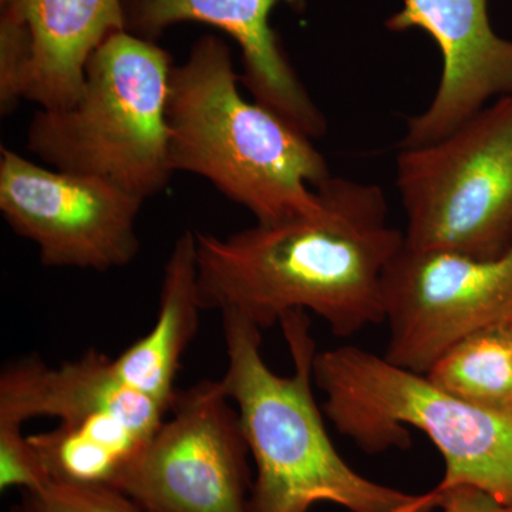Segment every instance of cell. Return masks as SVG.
Segmentation results:
<instances>
[{
    "label": "cell",
    "instance_id": "obj_1",
    "mask_svg": "<svg viewBox=\"0 0 512 512\" xmlns=\"http://www.w3.org/2000/svg\"><path fill=\"white\" fill-rule=\"evenodd\" d=\"M322 210L220 238L195 231L204 311H234L266 329L286 313L313 312L350 338L384 322L383 276L404 244L373 184L330 177Z\"/></svg>",
    "mask_w": 512,
    "mask_h": 512
},
{
    "label": "cell",
    "instance_id": "obj_2",
    "mask_svg": "<svg viewBox=\"0 0 512 512\" xmlns=\"http://www.w3.org/2000/svg\"><path fill=\"white\" fill-rule=\"evenodd\" d=\"M228 367L221 379L237 406L256 477L249 512H430L426 494L404 493L357 473L333 446L313 394L316 345L308 312L281 319L293 372L275 373L262 356V329L234 311L221 312Z\"/></svg>",
    "mask_w": 512,
    "mask_h": 512
},
{
    "label": "cell",
    "instance_id": "obj_3",
    "mask_svg": "<svg viewBox=\"0 0 512 512\" xmlns=\"http://www.w3.org/2000/svg\"><path fill=\"white\" fill-rule=\"evenodd\" d=\"M231 49L200 37L171 70L167 120L174 171L205 178L259 224L318 214L328 181L312 138L242 96Z\"/></svg>",
    "mask_w": 512,
    "mask_h": 512
},
{
    "label": "cell",
    "instance_id": "obj_4",
    "mask_svg": "<svg viewBox=\"0 0 512 512\" xmlns=\"http://www.w3.org/2000/svg\"><path fill=\"white\" fill-rule=\"evenodd\" d=\"M313 382L330 423L360 450H404L409 429H417L446 464L433 493L471 485L512 505V413L471 406L423 373L357 346L316 352Z\"/></svg>",
    "mask_w": 512,
    "mask_h": 512
},
{
    "label": "cell",
    "instance_id": "obj_5",
    "mask_svg": "<svg viewBox=\"0 0 512 512\" xmlns=\"http://www.w3.org/2000/svg\"><path fill=\"white\" fill-rule=\"evenodd\" d=\"M173 60L156 42L121 30L90 56L79 99L40 109L28 150L56 170L92 175L143 200L175 173L167 107Z\"/></svg>",
    "mask_w": 512,
    "mask_h": 512
},
{
    "label": "cell",
    "instance_id": "obj_6",
    "mask_svg": "<svg viewBox=\"0 0 512 512\" xmlns=\"http://www.w3.org/2000/svg\"><path fill=\"white\" fill-rule=\"evenodd\" d=\"M404 245L497 258L512 249V94L439 140L400 147Z\"/></svg>",
    "mask_w": 512,
    "mask_h": 512
},
{
    "label": "cell",
    "instance_id": "obj_7",
    "mask_svg": "<svg viewBox=\"0 0 512 512\" xmlns=\"http://www.w3.org/2000/svg\"><path fill=\"white\" fill-rule=\"evenodd\" d=\"M231 403L221 380L178 389L120 493L146 512H249L251 453Z\"/></svg>",
    "mask_w": 512,
    "mask_h": 512
},
{
    "label": "cell",
    "instance_id": "obj_8",
    "mask_svg": "<svg viewBox=\"0 0 512 512\" xmlns=\"http://www.w3.org/2000/svg\"><path fill=\"white\" fill-rule=\"evenodd\" d=\"M384 357L426 373L448 348L512 318V249L483 259L402 249L383 276Z\"/></svg>",
    "mask_w": 512,
    "mask_h": 512
},
{
    "label": "cell",
    "instance_id": "obj_9",
    "mask_svg": "<svg viewBox=\"0 0 512 512\" xmlns=\"http://www.w3.org/2000/svg\"><path fill=\"white\" fill-rule=\"evenodd\" d=\"M143 198L92 175L67 173L0 148V211L49 268H123L140 251Z\"/></svg>",
    "mask_w": 512,
    "mask_h": 512
},
{
    "label": "cell",
    "instance_id": "obj_10",
    "mask_svg": "<svg viewBox=\"0 0 512 512\" xmlns=\"http://www.w3.org/2000/svg\"><path fill=\"white\" fill-rule=\"evenodd\" d=\"M295 12L305 0H281ZM392 32L421 29L443 56V72L430 106L407 120L402 147L439 140L491 101L512 94V40L498 36L488 0H403L386 20Z\"/></svg>",
    "mask_w": 512,
    "mask_h": 512
},
{
    "label": "cell",
    "instance_id": "obj_11",
    "mask_svg": "<svg viewBox=\"0 0 512 512\" xmlns=\"http://www.w3.org/2000/svg\"><path fill=\"white\" fill-rule=\"evenodd\" d=\"M276 2L279 0H124L126 30L151 42L183 22L222 30L241 50V84L252 99L315 140L325 136L328 121L272 28Z\"/></svg>",
    "mask_w": 512,
    "mask_h": 512
},
{
    "label": "cell",
    "instance_id": "obj_12",
    "mask_svg": "<svg viewBox=\"0 0 512 512\" xmlns=\"http://www.w3.org/2000/svg\"><path fill=\"white\" fill-rule=\"evenodd\" d=\"M0 13L25 23L32 64L25 100L60 109L79 99L90 56L114 33L126 30L124 0H0Z\"/></svg>",
    "mask_w": 512,
    "mask_h": 512
},
{
    "label": "cell",
    "instance_id": "obj_13",
    "mask_svg": "<svg viewBox=\"0 0 512 512\" xmlns=\"http://www.w3.org/2000/svg\"><path fill=\"white\" fill-rule=\"evenodd\" d=\"M202 311L195 231L185 229L165 262L156 323L113 359L121 380L171 407L181 360L197 335Z\"/></svg>",
    "mask_w": 512,
    "mask_h": 512
},
{
    "label": "cell",
    "instance_id": "obj_14",
    "mask_svg": "<svg viewBox=\"0 0 512 512\" xmlns=\"http://www.w3.org/2000/svg\"><path fill=\"white\" fill-rule=\"evenodd\" d=\"M161 424L97 410L62 420L28 441L52 483L119 491L121 478Z\"/></svg>",
    "mask_w": 512,
    "mask_h": 512
},
{
    "label": "cell",
    "instance_id": "obj_15",
    "mask_svg": "<svg viewBox=\"0 0 512 512\" xmlns=\"http://www.w3.org/2000/svg\"><path fill=\"white\" fill-rule=\"evenodd\" d=\"M424 375L471 406L512 413V350L504 328L483 330L461 339Z\"/></svg>",
    "mask_w": 512,
    "mask_h": 512
},
{
    "label": "cell",
    "instance_id": "obj_16",
    "mask_svg": "<svg viewBox=\"0 0 512 512\" xmlns=\"http://www.w3.org/2000/svg\"><path fill=\"white\" fill-rule=\"evenodd\" d=\"M9 512L146 511L117 490L50 483L40 490L22 491V497Z\"/></svg>",
    "mask_w": 512,
    "mask_h": 512
},
{
    "label": "cell",
    "instance_id": "obj_17",
    "mask_svg": "<svg viewBox=\"0 0 512 512\" xmlns=\"http://www.w3.org/2000/svg\"><path fill=\"white\" fill-rule=\"evenodd\" d=\"M32 64V39L22 20L0 13V110L10 114L25 100Z\"/></svg>",
    "mask_w": 512,
    "mask_h": 512
},
{
    "label": "cell",
    "instance_id": "obj_18",
    "mask_svg": "<svg viewBox=\"0 0 512 512\" xmlns=\"http://www.w3.org/2000/svg\"><path fill=\"white\" fill-rule=\"evenodd\" d=\"M431 508L443 512H512V505L500 503L493 495L471 485H458L443 493L429 491Z\"/></svg>",
    "mask_w": 512,
    "mask_h": 512
},
{
    "label": "cell",
    "instance_id": "obj_19",
    "mask_svg": "<svg viewBox=\"0 0 512 512\" xmlns=\"http://www.w3.org/2000/svg\"><path fill=\"white\" fill-rule=\"evenodd\" d=\"M505 336H507L508 343H510V348L512 350V318L508 320L507 323L503 326Z\"/></svg>",
    "mask_w": 512,
    "mask_h": 512
}]
</instances>
